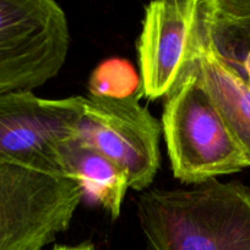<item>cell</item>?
Returning <instances> with one entry per match:
<instances>
[{
	"label": "cell",
	"mask_w": 250,
	"mask_h": 250,
	"mask_svg": "<svg viewBox=\"0 0 250 250\" xmlns=\"http://www.w3.org/2000/svg\"><path fill=\"white\" fill-rule=\"evenodd\" d=\"M136 205L150 250H250V189L239 182L151 189Z\"/></svg>",
	"instance_id": "6da1fadb"
},
{
	"label": "cell",
	"mask_w": 250,
	"mask_h": 250,
	"mask_svg": "<svg viewBox=\"0 0 250 250\" xmlns=\"http://www.w3.org/2000/svg\"><path fill=\"white\" fill-rule=\"evenodd\" d=\"M161 127L172 172L181 183L202 185L249 167L201 83L194 55L166 97Z\"/></svg>",
	"instance_id": "7a4b0ae2"
},
{
	"label": "cell",
	"mask_w": 250,
	"mask_h": 250,
	"mask_svg": "<svg viewBox=\"0 0 250 250\" xmlns=\"http://www.w3.org/2000/svg\"><path fill=\"white\" fill-rule=\"evenodd\" d=\"M82 198L73 178L0 163V250H42L69 229Z\"/></svg>",
	"instance_id": "3957f363"
},
{
	"label": "cell",
	"mask_w": 250,
	"mask_h": 250,
	"mask_svg": "<svg viewBox=\"0 0 250 250\" xmlns=\"http://www.w3.org/2000/svg\"><path fill=\"white\" fill-rule=\"evenodd\" d=\"M70 29L53 0H0V94L32 90L66 62Z\"/></svg>",
	"instance_id": "277c9868"
},
{
	"label": "cell",
	"mask_w": 250,
	"mask_h": 250,
	"mask_svg": "<svg viewBox=\"0 0 250 250\" xmlns=\"http://www.w3.org/2000/svg\"><path fill=\"white\" fill-rule=\"evenodd\" d=\"M85 100L46 99L31 90L0 94V163L64 175L61 149L77 137Z\"/></svg>",
	"instance_id": "5b68a950"
},
{
	"label": "cell",
	"mask_w": 250,
	"mask_h": 250,
	"mask_svg": "<svg viewBox=\"0 0 250 250\" xmlns=\"http://www.w3.org/2000/svg\"><path fill=\"white\" fill-rule=\"evenodd\" d=\"M162 127L139 103V95L110 99L88 95L77 127V141L124 170L129 188L151 186L161 166Z\"/></svg>",
	"instance_id": "8992f818"
},
{
	"label": "cell",
	"mask_w": 250,
	"mask_h": 250,
	"mask_svg": "<svg viewBox=\"0 0 250 250\" xmlns=\"http://www.w3.org/2000/svg\"><path fill=\"white\" fill-rule=\"evenodd\" d=\"M200 0H161L145 6L137 41L140 94L154 100L175 87L194 55Z\"/></svg>",
	"instance_id": "52a82bcc"
},
{
	"label": "cell",
	"mask_w": 250,
	"mask_h": 250,
	"mask_svg": "<svg viewBox=\"0 0 250 250\" xmlns=\"http://www.w3.org/2000/svg\"><path fill=\"white\" fill-rule=\"evenodd\" d=\"M194 56L203 88L250 166V85L221 61L199 29Z\"/></svg>",
	"instance_id": "ba28073f"
},
{
	"label": "cell",
	"mask_w": 250,
	"mask_h": 250,
	"mask_svg": "<svg viewBox=\"0 0 250 250\" xmlns=\"http://www.w3.org/2000/svg\"><path fill=\"white\" fill-rule=\"evenodd\" d=\"M198 29L221 61L250 85V0H200Z\"/></svg>",
	"instance_id": "9c48e42d"
},
{
	"label": "cell",
	"mask_w": 250,
	"mask_h": 250,
	"mask_svg": "<svg viewBox=\"0 0 250 250\" xmlns=\"http://www.w3.org/2000/svg\"><path fill=\"white\" fill-rule=\"evenodd\" d=\"M64 175L80 185L83 195L100 205L113 220L122 211L129 182L123 168L100 151L81 143L77 138L61 149Z\"/></svg>",
	"instance_id": "30bf717a"
},
{
	"label": "cell",
	"mask_w": 250,
	"mask_h": 250,
	"mask_svg": "<svg viewBox=\"0 0 250 250\" xmlns=\"http://www.w3.org/2000/svg\"><path fill=\"white\" fill-rule=\"evenodd\" d=\"M140 88V75L129 60L122 58L100 61L88 78V90L92 97L124 99L134 97Z\"/></svg>",
	"instance_id": "8fae6325"
},
{
	"label": "cell",
	"mask_w": 250,
	"mask_h": 250,
	"mask_svg": "<svg viewBox=\"0 0 250 250\" xmlns=\"http://www.w3.org/2000/svg\"><path fill=\"white\" fill-rule=\"evenodd\" d=\"M51 250H97L93 243L91 242H82V243L74 244V246H66V244H58L54 246Z\"/></svg>",
	"instance_id": "7c38bea8"
}]
</instances>
